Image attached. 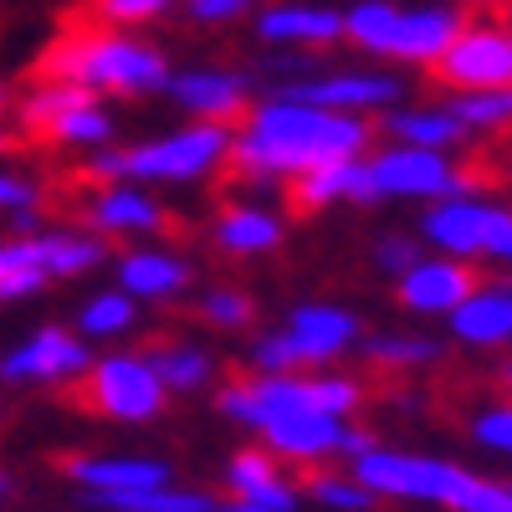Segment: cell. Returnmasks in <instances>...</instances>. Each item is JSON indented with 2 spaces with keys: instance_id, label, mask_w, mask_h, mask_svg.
I'll list each match as a JSON object with an SVG mask.
<instances>
[{
  "instance_id": "8992f818",
  "label": "cell",
  "mask_w": 512,
  "mask_h": 512,
  "mask_svg": "<svg viewBox=\"0 0 512 512\" xmlns=\"http://www.w3.org/2000/svg\"><path fill=\"white\" fill-rule=\"evenodd\" d=\"M466 16L456 6H395V0H354L344 11V36L359 52L384 62L436 67Z\"/></svg>"
},
{
  "instance_id": "74e56055",
  "label": "cell",
  "mask_w": 512,
  "mask_h": 512,
  "mask_svg": "<svg viewBox=\"0 0 512 512\" xmlns=\"http://www.w3.org/2000/svg\"><path fill=\"white\" fill-rule=\"evenodd\" d=\"M41 205V185L36 180H26V175H16V169H0V216H26V210H36Z\"/></svg>"
},
{
  "instance_id": "bcb514c9",
  "label": "cell",
  "mask_w": 512,
  "mask_h": 512,
  "mask_svg": "<svg viewBox=\"0 0 512 512\" xmlns=\"http://www.w3.org/2000/svg\"><path fill=\"white\" fill-rule=\"evenodd\" d=\"M507 26H512V6H507Z\"/></svg>"
},
{
  "instance_id": "44dd1931",
  "label": "cell",
  "mask_w": 512,
  "mask_h": 512,
  "mask_svg": "<svg viewBox=\"0 0 512 512\" xmlns=\"http://www.w3.org/2000/svg\"><path fill=\"white\" fill-rule=\"evenodd\" d=\"M113 287L128 292L134 303H169V297H180L190 287V262L164 246H134L118 256Z\"/></svg>"
},
{
  "instance_id": "d590c367",
  "label": "cell",
  "mask_w": 512,
  "mask_h": 512,
  "mask_svg": "<svg viewBox=\"0 0 512 512\" xmlns=\"http://www.w3.org/2000/svg\"><path fill=\"white\" fill-rule=\"evenodd\" d=\"M472 441L492 456H507L512 461V400H497V405H482L472 415Z\"/></svg>"
},
{
  "instance_id": "f546056e",
  "label": "cell",
  "mask_w": 512,
  "mask_h": 512,
  "mask_svg": "<svg viewBox=\"0 0 512 512\" xmlns=\"http://www.w3.org/2000/svg\"><path fill=\"white\" fill-rule=\"evenodd\" d=\"M359 354L374 369L410 374V369L436 364L441 359V344H436V338H420V333H369V338H359Z\"/></svg>"
},
{
  "instance_id": "f1b7e54d",
  "label": "cell",
  "mask_w": 512,
  "mask_h": 512,
  "mask_svg": "<svg viewBox=\"0 0 512 512\" xmlns=\"http://www.w3.org/2000/svg\"><path fill=\"white\" fill-rule=\"evenodd\" d=\"M144 359H149V369L159 374V384L169 395H190V390H200V384H210V374H216V359H210L200 344H154Z\"/></svg>"
},
{
  "instance_id": "7bdbcfd3",
  "label": "cell",
  "mask_w": 512,
  "mask_h": 512,
  "mask_svg": "<svg viewBox=\"0 0 512 512\" xmlns=\"http://www.w3.org/2000/svg\"><path fill=\"white\" fill-rule=\"evenodd\" d=\"M6 497H11V477H6V472H0V502H6Z\"/></svg>"
},
{
  "instance_id": "603a6c76",
  "label": "cell",
  "mask_w": 512,
  "mask_h": 512,
  "mask_svg": "<svg viewBox=\"0 0 512 512\" xmlns=\"http://www.w3.org/2000/svg\"><path fill=\"white\" fill-rule=\"evenodd\" d=\"M344 200H354V205L379 200L374 175H369V154L323 164V169H313V175L292 180V205H303V210H328V205H344Z\"/></svg>"
},
{
  "instance_id": "6da1fadb",
  "label": "cell",
  "mask_w": 512,
  "mask_h": 512,
  "mask_svg": "<svg viewBox=\"0 0 512 512\" xmlns=\"http://www.w3.org/2000/svg\"><path fill=\"white\" fill-rule=\"evenodd\" d=\"M369 154V123L354 113L313 108L297 98L267 93L256 108H246L236 139H231V164L241 180H303L323 164L359 159Z\"/></svg>"
},
{
  "instance_id": "60d3db41",
  "label": "cell",
  "mask_w": 512,
  "mask_h": 512,
  "mask_svg": "<svg viewBox=\"0 0 512 512\" xmlns=\"http://www.w3.org/2000/svg\"><path fill=\"white\" fill-rule=\"evenodd\" d=\"M216 512H267V507H251V502H236V497H231V502H221Z\"/></svg>"
},
{
  "instance_id": "ac0fdd59",
  "label": "cell",
  "mask_w": 512,
  "mask_h": 512,
  "mask_svg": "<svg viewBox=\"0 0 512 512\" xmlns=\"http://www.w3.org/2000/svg\"><path fill=\"white\" fill-rule=\"evenodd\" d=\"M267 47H297V52H323L344 36V11L323 6V0H277L256 16Z\"/></svg>"
},
{
  "instance_id": "3957f363",
  "label": "cell",
  "mask_w": 512,
  "mask_h": 512,
  "mask_svg": "<svg viewBox=\"0 0 512 512\" xmlns=\"http://www.w3.org/2000/svg\"><path fill=\"white\" fill-rule=\"evenodd\" d=\"M52 82H77L88 93H118V98H149V93H169V57L149 41L128 36V31H88V36H67L47 52L41 62Z\"/></svg>"
},
{
  "instance_id": "5b68a950",
  "label": "cell",
  "mask_w": 512,
  "mask_h": 512,
  "mask_svg": "<svg viewBox=\"0 0 512 512\" xmlns=\"http://www.w3.org/2000/svg\"><path fill=\"white\" fill-rule=\"evenodd\" d=\"M364 390L349 374H251V379H231L216 395V410L241 425V431L262 436L267 425L292 420V415H338L349 420L359 410Z\"/></svg>"
},
{
  "instance_id": "ab89813d",
  "label": "cell",
  "mask_w": 512,
  "mask_h": 512,
  "mask_svg": "<svg viewBox=\"0 0 512 512\" xmlns=\"http://www.w3.org/2000/svg\"><path fill=\"white\" fill-rule=\"evenodd\" d=\"M256 0H185V16L195 26H226V21H241Z\"/></svg>"
},
{
  "instance_id": "4dcf8cb0",
  "label": "cell",
  "mask_w": 512,
  "mask_h": 512,
  "mask_svg": "<svg viewBox=\"0 0 512 512\" xmlns=\"http://www.w3.org/2000/svg\"><path fill=\"white\" fill-rule=\"evenodd\" d=\"M93 507H108V512H216L221 502L200 492V487H149V492H123V497H88Z\"/></svg>"
},
{
  "instance_id": "836d02e7",
  "label": "cell",
  "mask_w": 512,
  "mask_h": 512,
  "mask_svg": "<svg viewBox=\"0 0 512 512\" xmlns=\"http://www.w3.org/2000/svg\"><path fill=\"white\" fill-rule=\"evenodd\" d=\"M303 492H308L318 507H328V512H369V507L379 502L354 472H313Z\"/></svg>"
},
{
  "instance_id": "8fae6325",
  "label": "cell",
  "mask_w": 512,
  "mask_h": 512,
  "mask_svg": "<svg viewBox=\"0 0 512 512\" xmlns=\"http://www.w3.org/2000/svg\"><path fill=\"white\" fill-rule=\"evenodd\" d=\"M369 175H374V190L379 200H451V195H466L472 180L461 175V164L441 149H415V144H384L369 154Z\"/></svg>"
},
{
  "instance_id": "ba28073f",
  "label": "cell",
  "mask_w": 512,
  "mask_h": 512,
  "mask_svg": "<svg viewBox=\"0 0 512 512\" xmlns=\"http://www.w3.org/2000/svg\"><path fill=\"white\" fill-rule=\"evenodd\" d=\"M420 236L441 256H456V262H502V267H512V210L477 195V190L436 200L420 216Z\"/></svg>"
},
{
  "instance_id": "5bb4252c",
  "label": "cell",
  "mask_w": 512,
  "mask_h": 512,
  "mask_svg": "<svg viewBox=\"0 0 512 512\" xmlns=\"http://www.w3.org/2000/svg\"><path fill=\"white\" fill-rule=\"evenodd\" d=\"M93 369V349L82 333H67L57 323L36 328L26 344H16L0 359V379L11 384H72Z\"/></svg>"
},
{
  "instance_id": "7a4b0ae2",
  "label": "cell",
  "mask_w": 512,
  "mask_h": 512,
  "mask_svg": "<svg viewBox=\"0 0 512 512\" xmlns=\"http://www.w3.org/2000/svg\"><path fill=\"white\" fill-rule=\"evenodd\" d=\"M349 472L379 502L390 497V502H425V507H446V512H512V482L466 472V466L446 456L374 446L359 461H349Z\"/></svg>"
},
{
  "instance_id": "7c38bea8",
  "label": "cell",
  "mask_w": 512,
  "mask_h": 512,
  "mask_svg": "<svg viewBox=\"0 0 512 512\" xmlns=\"http://www.w3.org/2000/svg\"><path fill=\"white\" fill-rule=\"evenodd\" d=\"M277 98H297L313 108H333V113H390L405 98V82L395 72H374V67H349V72H297L272 82Z\"/></svg>"
},
{
  "instance_id": "4fadbf2b",
  "label": "cell",
  "mask_w": 512,
  "mask_h": 512,
  "mask_svg": "<svg viewBox=\"0 0 512 512\" xmlns=\"http://www.w3.org/2000/svg\"><path fill=\"white\" fill-rule=\"evenodd\" d=\"M436 77L451 93H487L512 88V26L502 21H466L446 57L436 62Z\"/></svg>"
},
{
  "instance_id": "9a60e30c",
  "label": "cell",
  "mask_w": 512,
  "mask_h": 512,
  "mask_svg": "<svg viewBox=\"0 0 512 512\" xmlns=\"http://www.w3.org/2000/svg\"><path fill=\"white\" fill-rule=\"evenodd\" d=\"M67 477L88 497H123V492H149V487L175 482L169 461L144 456V451H82L67 461Z\"/></svg>"
},
{
  "instance_id": "d6a6232c",
  "label": "cell",
  "mask_w": 512,
  "mask_h": 512,
  "mask_svg": "<svg viewBox=\"0 0 512 512\" xmlns=\"http://www.w3.org/2000/svg\"><path fill=\"white\" fill-rule=\"evenodd\" d=\"M139 318V303L128 292L108 287V292H93L88 303L77 308V333L82 338H123L128 328H134Z\"/></svg>"
},
{
  "instance_id": "7402d4cb",
  "label": "cell",
  "mask_w": 512,
  "mask_h": 512,
  "mask_svg": "<svg viewBox=\"0 0 512 512\" xmlns=\"http://www.w3.org/2000/svg\"><path fill=\"white\" fill-rule=\"evenodd\" d=\"M344 431H349V420H338V415H292V420L267 425L256 441H262L277 461L323 466L328 456H338V446H344Z\"/></svg>"
},
{
  "instance_id": "8d00e7d4",
  "label": "cell",
  "mask_w": 512,
  "mask_h": 512,
  "mask_svg": "<svg viewBox=\"0 0 512 512\" xmlns=\"http://www.w3.org/2000/svg\"><path fill=\"white\" fill-rule=\"evenodd\" d=\"M175 0H93V16L108 21V26H144V21H159Z\"/></svg>"
},
{
  "instance_id": "f6af8a7d",
  "label": "cell",
  "mask_w": 512,
  "mask_h": 512,
  "mask_svg": "<svg viewBox=\"0 0 512 512\" xmlns=\"http://www.w3.org/2000/svg\"><path fill=\"white\" fill-rule=\"evenodd\" d=\"M0 108H6V88H0Z\"/></svg>"
},
{
  "instance_id": "52a82bcc",
  "label": "cell",
  "mask_w": 512,
  "mask_h": 512,
  "mask_svg": "<svg viewBox=\"0 0 512 512\" xmlns=\"http://www.w3.org/2000/svg\"><path fill=\"white\" fill-rule=\"evenodd\" d=\"M359 318L333 303H303L292 318L251 344V369L256 374H297V369H328L338 354L359 349Z\"/></svg>"
},
{
  "instance_id": "ee69618b",
  "label": "cell",
  "mask_w": 512,
  "mask_h": 512,
  "mask_svg": "<svg viewBox=\"0 0 512 512\" xmlns=\"http://www.w3.org/2000/svg\"><path fill=\"white\" fill-rule=\"evenodd\" d=\"M0 149H6V128H0Z\"/></svg>"
},
{
  "instance_id": "9c48e42d",
  "label": "cell",
  "mask_w": 512,
  "mask_h": 512,
  "mask_svg": "<svg viewBox=\"0 0 512 512\" xmlns=\"http://www.w3.org/2000/svg\"><path fill=\"white\" fill-rule=\"evenodd\" d=\"M21 123L31 134H47L62 149H108L113 144V113L103 108L98 93L77 88V82L41 77L21 98Z\"/></svg>"
},
{
  "instance_id": "4316f807",
  "label": "cell",
  "mask_w": 512,
  "mask_h": 512,
  "mask_svg": "<svg viewBox=\"0 0 512 512\" xmlns=\"http://www.w3.org/2000/svg\"><path fill=\"white\" fill-rule=\"evenodd\" d=\"M52 282L47 256H41V231L36 236H6L0 241V303L31 297Z\"/></svg>"
},
{
  "instance_id": "277c9868",
  "label": "cell",
  "mask_w": 512,
  "mask_h": 512,
  "mask_svg": "<svg viewBox=\"0 0 512 512\" xmlns=\"http://www.w3.org/2000/svg\"><path fill=\"white\" fill-rule=\"evenodd\" d=\"M231 139L236 128L226 123H185L175 134H159L149 144L134 149H93L88 159V175L98 185H118V180H134V185H195L210 180L216 169L231 164Z\"/></svg>"
},
{
  "instance_id": "83f0119b",
  "label": "cell",
  "mask_w": 512,
  "mask_h": 512,
  "mask_svg": "<svg viewBox=\"0 0 512 512\" xmlns=\"http://www.w3.org/2000/svg\"><path fill=\"white\" fill-rule=\"evenodd\" d=\"M446 108H451V118L461 123V134H466V139H497V134H512V88L451 93Z\"/></svg>"
},
{
  "instance_id": "1f68e13d",
  "label": "cell",
  "mask_w": 512,
  "mask_h": 512,
  "mask_svg": "<svg viewBox=\"0 0 512 512\" xmlns=\"http://www.w3.org/2000/svg\"><path fill=\"white\" fill-rule=\"evenodd\" d=\"M41 256H47V272H52V282L62 277H82V272H93L98 262H103V236H93V231H41Z\"/></svg>"
},
{
  "instance_id": "2e32d148",
  "label": "cell",
  "mask_w": 512,
  "mask_h": 512,
  "mask_svg": "<svg viewBox=\"0 0 512 512\" xmlns=\"http://www.w3.org/2000/svg\"><path fill=\"white\" fill-rule=\"evenodd\" d=\"M395 292H400V308H410V313L451 318L466 297L477 292V277H472L466 262H456V256H431L425 251L405 277H395Z\"/></svg>"
},
{
  "instance_id": "484cf974",
  "label": "cell",
  "mask_w": 512,
  "mask_h": 512,
  "mask_svg": "<svg viewBox=\"0 0 512 512\" xmlns=\"http://www.w3.org/2000/svg\"><path fill=\"white\" fill-rule=\"evenodd\" d=\"M384 128H390V144L441 149V154H451V149L466 139L446 103H400V108L384 113Z\"/></svg>"
},
{
  "instance_id": "e0dca14e",
  "label": "cell",
  "mask_w": 512,
  "mask_h": 512,
  "mask_svg": "<svg viewBox=\"0 0 512 512\" xmlns=\"http://www.w3.org/2000/svg\"><path fill=\"white\" fill-rule=\"evenodd\" d=\"M246 88H251V77L231 67H185L169 77V98L190 113V123L231 128L236 118H246Z\"/></svg>"
},
{
  "instance_id": "cb8c5ba5",
  "label": "cell",
  "mask_w": 512,
  "mask_h": 512,
  "mask_svg": "<svg viewBox=\"0 0 512 512\" xmlns=\"http://www.w3.org/2000/svg\"><path fill=\"white\" fill-rule=\"evenodd\" d=\"M456 344H472V349H502L512 344V287H482L466 297V303L446 318Z\"/></svg>"
},
{
  "instance_id": "30bf717a",
  "label": "cell",
  "mask_w": 512,
  "mask_h": 512,
  "mask_svg": "<svg viewBox=\"0 0 512 512\" xmlns=\"http://www.w3.org/2000/svg\"><path fill=\"white\" fill-rule=\"evenodd\" d=\"M82 400L108 420L149 425V420L164 415L169 390L159 384V374L149 369L144 354H103V359H93L88 374H82Z\"/></svg>"
},
{
  "instance_id": "e575fe53",
  "label": "cell",
  "mask_w": 512,
  "mask_h": 512,
  "mask_svg": "<svg viewBox=\"0 0 512 512\" xmlns=\"http://www.w3.org/2000/svg\"><path fill=\"white\" fill-rule=\"evenodd\" d=\"M200 318H205L210 328L236 333V328H246V323L256 318V308H251V297H246L241 287H210V292L200 297Z\"/></svg>"
},
{
  "instance_id": "f35d334b",
  "label": "cell",
  "mask_w": 512,
  "mask_h": 512,
  "mask_svg": "<svg viewBox=\"0 0 512 512\" xmlns=\"http://www.w3.org/2000/svg\"><path fill=\"white\" fill-rule=\"evenodd\" d=\"M420 256H425V251H420L410 236H384V241L374 246V267H379V272H395V277H405V272L420 262Z\"/></svg>"
},
{
  "instance_id": "ffe728a7",
  "label": "cell",
  "mask_w": 512,
  "mask_h": 512,
  "mask_svg": "<svg viewBox=\"0 0 512 512\" xmlns=\"http://www.w3.org/2000/svg\"><path fill=\"white\" fill-rule=\"evenodd\" d=\"M226 492L267 512H297V497H303V487L282 472V461L267 446H246L226 461Z\"/></svg>"
},
{
  "instance_id": "d4e9b609",
  "label": "cell",
  "mask_w": 512,
  "mask_h": 512,
  "mask_svg": "<svg viewBox=\"0 0 512 512\" xmlns=\"http://www.w3.org/2000/svg\"><path fill=\"white\" fill-rule=\"evenodd\" d=\"M210 241H216V251H226V256H262L282 241V216L267 210L262 200L226 205L216 216V226H210Z\"/></svg>"
},
{
  "instance_id": "b9f144b4",
  "label": "cell",
  "mask_w": 512,
  "mask_h": 512,
  "mask_svg": "<svg viewBox=\"0 0 512 512\" xmlns=\"http://www.w3.org/2000/svg\"><path fill=\"white\" fill-rule=\"evenodd\" d=\"M497 379H502V390H507V400H512V359L502 364V374H497Z\"/></svg>"
},
{
  "instance_id": "d6986e66",
  "label": "cell",
  "mask_w": 512,
  "mask_h": 512,
  "mask_svg": "<svg viewBox=\"0 0 512 512\" xmlns=\"http://www.w3.org/2000/svg\"><path fill=\"white\" fill-rule=\"evenodd\" d=\"M93 236H159L164 231V205L134 185V180H118V185H98L82 205Z\"/></svg>"
}]
</instances>
